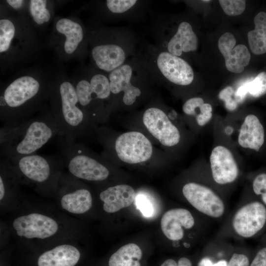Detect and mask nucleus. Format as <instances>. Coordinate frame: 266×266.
I'll return each mask as SVG.
<instances>
[{
	"mask_svg": "<svg viewBox=\"0 0 266 266\" xmlns=\"http://www.w3.org/2000/svg\"><path fill=\"white\" fill-rule=\"evenodd\" d=\"M5 224L16 244L36 249L79 238L77 219L54 208L33 206L24 199Z\"/></svg>",
	"mask_w": 266,
	"mask_h": 266,
	"instance_id": "1",
	"label": "nucleus"
},
{
	"mask_svg": "<svg viewBox=\"0 0 266 266\" xmlns=\"http://www.w3.org/2000/svg\"><path fill=\"white\" fill-rule=\"evenodd\" d=\"M50 78L36 71L21 73L0 89V120L3 125L27 119L49 100Z\"/></svg>",
	"mask_w": 266,
	"mask_h": 266,
	"instance_id": "2",
	"label": "nucleus"
},
{
	"mask_svg": "<svg viewBox=\"0 0 266 266\" xmlns=\"http://www.w3.org/2000/svg\"><path fill=\"white\" fill-rule=\"evenodd\" d=\"M60 133L50 110L34 117L3 125L0 129V157L11 159L35 154Z\"/></svg>",
	"mask_w": 266,
	"mask_h": 266,
	"instance_id": "3",
	"label": "nucleus"
},
{
	"mask_svg": "<svg viewBox=\"0 0 266 266\" xmlns=\"http://www.w3.org/2000/svg\"><path fill=\"white\" fill-rule=\"evenodd\" d=\"M49 100L60 129L58 136L70 141L82 136L89 116L79 103L72 79L62 75L50 78Z\"/></svg>",
	"mask_w": 266,
	"mask_h": 266,
	"instance_id": "4",
	"label": "nucleus"
},
{
	"mask_svg": "<svg viewBox=\"0 0 266 266\" xmlns=\"http://www.w3.org/2000/svg\"><path fill=\"white\" fill-rule=\"evenodd\" d=\"M6 159L20 184L28 185L43 196L55 197L60 178L65 168L61 156L35 153Z\"/></svg>",
	"mask_w": 266,
	"mask_h": 266,
	"instance_id": "5",
	"label": "nucleus"
},
{
	"mask_svg": "<svg viewBox=\"0 0 266 266\" xmlns=\"http://www.w3.org/2000/svg\"><path fill=\"white\" fill-rule=\"evenodd\" d=\"M24 15L14 17L1 14L0 19L1 62L14 64L34 52L37 42L28 19Z\"/></svg>",
	"mask_w": 266,
	"mask_h": 266,
	"instance_id": "6",
	"label": "nucleus"
},
{
	"mask_svg": "<svg viewBox=\"0 0 266 266\" xmlns=\"http://www.w3.org/2000/svg\"><path fill=\"white\" fill-rule=\"evenodd\" d=\"M266 224V206L260 200L244 196L235 209L228 215L216 237L227 240L252 238Z\"/></svg>",
	"mask_w": 266,
	"mask_h": 266,
	"instance_id": "7",
	"label": "nucleus"
},
{
	"mask_svg": "<svg viewBox=\"0 0 266 266\" xmlns=\"http://www.w3.org/2000/svg\"><path fill=\"white\" fill-rule=\"evenodd\" d=\"M58 136L61 157L69 174L81 181H102L108 178L109 169L82 144Z\"/></svg>",
	"mask_w": 266,
	"mask_h": 266,
	"instance_id": "8",
	"label": "nucleus"
},
{
	"mask_svg": "<svg viewBox=\"0 0 266 266\" xmlns=\"http://www.w3.org/2000/svg\"><path fill=\"white\" fill-rule=\"evenodd\" d=\"M182 192L188 202L206 219L224 221L228 217L224 196L210 181L187 183Z\"/></svg>",
	"mask_w": 266,
	"mask_h": 266,
	"instance_id": "9",
	"label": "nucleus"
},
{
	"mask_svg": "<svg viewBox=\"0 0 266 266\" xmlns=\"http://www.w3.org/2000/svg\"><path fill=\"white\" fill-rule=\"evenodd\" d=\"M55 197L60 209L77 219L88 212L93 204L92 194L82 181L65 171L60 178Z\"/></svg>",
	"mask_w": 266,
	"mask_h": 266,
	"instance_id": "10",
	"label": "nucleus"
},
{
	"mask_svg": "<svg viewBox=\"0 0 266 266\" xmlns=\"http://www.w3.org/2000/svg\"><path fill=\"white\" fill-rule=\"evenodd\" d=\"M85 36L83 27L76 19L63 17L54 23L51 42L61 58L69 59L77 57Z\"/></svg>",
	"mask_w": 266,
	"mask_h": 266,
	"instance_id": "11",
	"label": "nucleus"
},
{
	"mask_svg": "<svg viewBox=\"0 0 266 266\" xmlns=\"http://www.w3.org/2000/svg\"><path fill=\"white\" fill-rule=\"evenodd\" d=\"M209 169L210 182L221 192L220 189L236 183L241 174L239 166L233 152L222 144L216 145L211 151Z\"/></svg>",
	"mask_w": 266,
	"mask_h": 266,
	"instance_id": "12",
	"label": "nucleus"
},
{
	"mask_svg": "<svg viewBox=\"0 0 266 266\" xmlns=\"http://www.w3.org/2000/svg\"><path fill=\"white\" fill-rule=\"evenodd\" d=\"M72 81L79 103L88 114L96 100H105L111 95L108 78L102 73H95L89 77L81 76Z\"/></svg>",
	"mask_w": 266,
	"mask_h": 266,
	"instance_id": "13",
	"label": "nucleus"
},
{
	"mask_svg": "<svg viewBox=\"0 0 266 266\" xmlns=\"http://www.w3.org/2000/svg\"><path fill=\"white\" fill-rule=\"evenodd\" d=\"M115 149L119 158L129 164H137L149 160L152 154L150 141L141 133L130 132L118 136Z\"/></svg>",
	"mask_w": 266,
	"mask_h": 266,
	"instance_id": "14",
	"label": "nucleus"
},
{
	"mask_svg": "<svg viewBox=\"0 0 266 266\" xmlns=\"http://www.w3.org/2000/svg\"><path fill=\"white\" fill-rule=\"evenodd\" d=\"M197 225V221L192 213L183 208L169 209L164 213L161 221L163 233L172 241L174 247H179L186 232L196 228Z\"/></svg>",
	"mask_w": 266,
	"mask_h": 266,
	"instance_id": "15",
	"label": "nucleus"
},
{
	"mask_svg": "<svg viewBox=\"0 0 266 266\" xmlns=\"http://www.w3.org/2000/svg\"><path fill=\"white\" fill-rule=\"evenodd\" d=\"M143 122L148 131L163 145L171 147L179 143V130L162 110L154 107L147 109Z\"/></svg>",
	"mask_w": 266,
	"mask_h": 266,
	"instance_id": "16",
	"label": "nucleus"
},
{
	"mask_svg": "<svg viewBox=\"0 0 266 266\" xmlns=\"http://www.w3.org/2000/svg\"><path fill=\"white\" fill-rule=\"evenodd\" d=\"M20 183L8 161L0 157V208L1 212H14L21 205L23 198Z\"/></svg>",
	"mask_w": 266,
	"mask_h": 266,
	"instance_id": "17",
	"label": "nucleus"
},
{
	"mask_svg": "<svg viewBox=\"0 0 266 266\" xmlns=\"http://www.w3.org/2000/svg\"><path fill=\"white\" fill-rule=\"evenodd\" d=\"M77 244L78 240H68L43 249L37 266H76L81 256Z\"/></svg>",
	"mask_w": 266,
	"mask_h": 266,
	"instance_id": "18",
	"label": "nucleus"
},
{
	"mask_svg": "<svg viewBox=\"0 0 266 266\" xmlns=\"http://www.w3.org/2000/svg\"><path fill=\"white\" fill-rule=\"evenodd\" d=\"M156 61L159 70L171 82L185 86L193 82L194 75L192 67L179 57L162 52L158 55Z\"/></svg>",
	"mask_w": 266,
	"mask_h": 266,
	"instance_id": "19",
	"label": "nucleus"
},
{
	"mask_svg": "<svg viewBox=\"0 0 266 266\" xmlns=\"http://www.w3.org/2000/svg\"><path fill=\"white\" fill-rule=\"evenodd\" d=\"M236 44L233 35L229 32L223 34L218 40L219 51L223 55L227 69L232 72H242L251 59L247 47L243 44Z\"/></svg>",
	"mask_w": 266,
	"mask_h": 266,
	"instance_id": "20",
	"label": "nucleus"
},
{
	"mask_svg": "<svg viewBox=\"0 0 266 266\" xmlns=\"http://www.w3.org/2000/svg\"><path fill=\"white\" fill-rule=\"evenodd\" d=\"M265 130L260 119L253 114L245 116L237 135L239 146L245 149L259 152L265 142Z\"/></svg>",
	"mask_w": 266,
	"mask_h": 266,
	"instance_id": "21",
	"label": "nucleus"
},
{
	"mask_svg": "<svg viewBox=\"0 0 266 266\" xmlns=\"http://www.w3.org/2000/svg\"><path fill=\"white\" fill-rule=\"evenodd\" d=\"M132 74V67L123 64L110 72L108 77L111 93L117 94L124 92L123 102L128 105L133 104L141 95L140 89L131 83Z\"/></svg>",
	"mask_w": 266,
	"mask_h": 266,
	"instance_id": "22",
	"label": "nucleus"
},
{
	"mask_svg": "<svg viewBox=\"0 0 266 266\" xmlns=\"http://www.w3.org/2000/svg\"><path fill=\"white\" fill-rule=\"evenodd\" d=\"M102 208L107 213H113L130 206L135 199L134 189L128 185L109 187L99 194Z\"/></svg>",
	"mask_w": 266,
	"mask_h": 266,
	"instance_id": "23",
	"label": "nucleus"
},
{
	"mask_svg": "<svg viewBox=\"0 0 266 266\" xmlns=\"http://www.w3.org/2000/svg\"><path fill=\"white\" fill-rule=\"evenodd\" d=\"M91 56L99 69L109 73L123 65L126 58L123 49L112 43L96 45L91 49Z\"/></svg>",
	"mask_w": 266,
	"mask_h": 266,
	"instance_id": "24",
	"label": "nucleus"
},
{
	"mask_svg": "<svg viewBox=\"0 0 266 266\" xmlns=\"http://www.w3.org/2000/svg\"><path fill=\"white\" fill-rule=\"evenodd\" d=\"M198 40L192 26L187 22H181L176 33L167 45L168 52L180 56L183 52L195 51L198 48Z\"/></svg>",
	"mask_w": 266,
	"mask_h": 266,
	"instance_id": "25",
	"label": "nucleus"
},
{
	"mask_svg": "<svg viewBox=\"0 0 266 266\" xmlns=\"http://www.w3.org/2000/svg\"><path fill=\"white\" fill-rule=\"evenodd\" d=\"M254 22L255 29L248 33V42L253 54L262 55L266 53V12L258 13Z\"/></svg>",
	"mask_w": 266,
	"mask_h": 266,
	"instance_id": "26",
	"label": "nucleus"
},
{
	"mask_svg": "<svg viewBox=\"0 0 266 266\" xmlns=\"http://www.w3.org/2000/svg\"><path fill=\"white\" fill-rule=\"evenodd\" d=\"M182 109L185 114L194 117L200 127H204L208 124L213 116L211 105L205 103L200 97L188 100L183 104Z\"/></svg>",
	"mask_w": 266,
	"mask_h": 266,
	"instance_id": "27",
	"label": "nucleus"
},
{
	"mask_svg": "<svg viewBox=\"0 0 266 266\" xmlns=\"http://www.w3.org/2000/svg\"><path fill=\"white\" fill-rule=\"evenodd\" d=\"M142 253L134 243H129L120 248L110 257L108 266H141Z\"/></svg>",
	"mask_w": 266,
	"mask_h": 266,
	"instance_id": "28",
	"label": "nucleus"
},
{
	"mask_svg": "<svg viewBox=\"0 0 266 266\" xmlns=\"http://www.w3.org/2000/svg\"><path fill=\"white\" fill-rule=\"evenodd\" d=\"M53 7L51 1L46 0H31L29 1L28 11L33 25L45 26L53 16Z\"/></svg>",
	"mask_w": 266,
	"mask_h": 266,
	"instance_id": "29",
	"label": "nucleus"
},
{
	"mask_svg": "<svg viewBox=\"0 0 266 266\" xmlns=\"http://www.w3.org/2000/svg\"><path fill=\"white\" fill-rule=\"evenodd\" d=\"M248 93L259 98L266 94V72H261L251 81L247 82Z\"/></svg>",
	"mask_w": 266,
	"mask_h": 266,
	"instance_id": "30",
	"label": "nucleus"
},
{
	"mask_svg": "<svg viewBox=\"0 0 266 266\" xmlns=\"http://www.w3.org/2000/svg\"><path fill=\"white\" fill-rule=\"evenodd\" d=\"M251 185L253 193L259 197L260 201L266 206V172H260L255 176Z\"/></svg>",
	"mask_w": 266,
	"mask_h": 266,
	"instance_id": "31",
	"label": "nucleus"
},
{
	"mask_svg": "<svg viewBox=\"0 0 266 266\" xmlns=\"http://www.w3.org/2000/svg\"><path fill=\"white\" fill-rule=\"evenodd\" d=\"M219 2L224 12L229 16L241 14L246 7V1L243 0H220Z\"/></svg>",
	"mask_w": 266,
	"mask_h": 266,
	"instance_id": "32",
	"label": "nucleus"
},
{
	"mask_svg": "<svg viewBox=\"0 0 266 266\" xmlns=\"http://www.w3.org/2000/svg\"><path fill=\"white\" fill-rule=\"evenodd\" d=\"M137 2L136 0H107L105 1L108 9L113 13H122L132 7Z\"/></svg>",
	"mask_w": 266,
	"mask_h": 266,
	"instance_id": "33",
	"label": "nucleus"
},
{
	"mask_svg": "<svg viewBox=\"0 0 266 266\" xmlns=\"http://www.w3.org/2000/svg\"><path fill=\"white\" fill-rule=\"evenodd\" d=\"M232 244L231 243L229 244L218 259L215 260L213 257L208 255H205L199 261L197 266H227L230 258L227 260L223 257L226 255V253L233 249V247Z\"/></svg>",
	"mask_w": 266,
	"mask_h": 266,
	"instance_id": "34",
	"label": "nucleus"
},
{
	"mask_svg": "<svg viewBox=\"0 0 266 266\" xmlns=\"http://www.w3.org/2000/svg\"><path fill=\"white\" fill-rule=\"evenodd\" d=\"M234 91L231 86H228L223 89L218 95L219 98L224 102L225 106L230 111L235 110L238 103L234 98Z\"/></svg>",
	"mask_w": 266,
	"mask_h": 266,
	"instance_id": "35",
	"label": "nucleus"
},
{
	"mask_svg": "<svg viewBox=\"0 0 266 266\" xmlns=\"http://www.w3.org/2000/svg\"><path fill=\"white\" fill-rule=\"evenodd\" d=\"M241 248H234L228 261L227 266H249L250 262L248 256Z\"/></svg>",
	"mask_w": 266,
	"mask_h": 266,
	"instance_id": "36",
	"label": "nucleus"
},
{
	"mask_svg": "<svg viewBox=\"0 0 266 266\" xmlns=\"http://www.w3.org/2000/svg\"><path fill=\"white\" fill-rule=\"evenodd\" d=\"M136 206L143 216L146 217H151L154 213V209L153 204L148 197L140 194L135 197Z\"/></svg>",
	"mask_w": 266,
	"mask_h": 266,
	"instance_id": "37",
	"label": "nucleus"
},
{
	"mask_svg": "<svg viewBox=\"0 0 266 266\" xmlns=\"http://www.w3.org/2000/svg\"><path fill=\"white\" fill-rule=\"evenodd\" d=\"M6 6H8L10 10H13L17 13L22 14V11L28 8L29 1L23 0H6L5 1Z\"/></svg>",
	"mask_w": 266,
	"mask_h": 266,
	"instance_id": "38",
	"label": "nucleus"
},
{
	"mask_svg": "<svg viewBox=\"0 0 266 266\" xmlns=\"http://www.w3.org/2000/svg\"><path fill=\"white\" fill-rule=\"evenodd\" d=\"M249 266H266V246L257 252Z\"/></svg>",
	"mask_w": 266,
	"mask_h": 266,
	"instance_id": "39",
	"label": "nucleus"
},
{
	"mask_svg": "<svg viewBox=\"0 0 266 266\" xmlns=\"http://www.w3.org/2000/svg\"><path fill=\"white\" fill-rule=\"evenodd\" d=\"M161 266H192V263L188 258L182 257L177 262L172 259H167Z\"/></svg>",
	"mask_w": 266,
	"mask_h": 266,
	"instance_id": "40",
	"label": "nucleus"
},
{
	"mask_svg": "<svg viewBox=\"0 0 266 266\" xmlns=\"http://www.w3.org/2000/svg\"><path fill=\"white\" fill-rule=\"evenodd\" d=\"M248 93L247 82L239 86L234 93V98L238 103L242 102Z\"/></svg>",
	"mask_w": 266,
	"mask_h": 266,
	"instance_id": "41",
	"label": "nucleus"
},
{
	"mask_svg": "<svg viewBox=\"0 0 266 266\" xmlns=\"http://www.w3.org/2000/svg\"><path fill=\"white\" fill-rule=\"evenodd\" d=\"M202 1H203L204 2H209L210 1V0H202Z\"/></svg>",
	"mask_w": 266,
	"mask_h": 266,
	"instance_id": "42",
	"label": "nucleus"
}]
</instances>
